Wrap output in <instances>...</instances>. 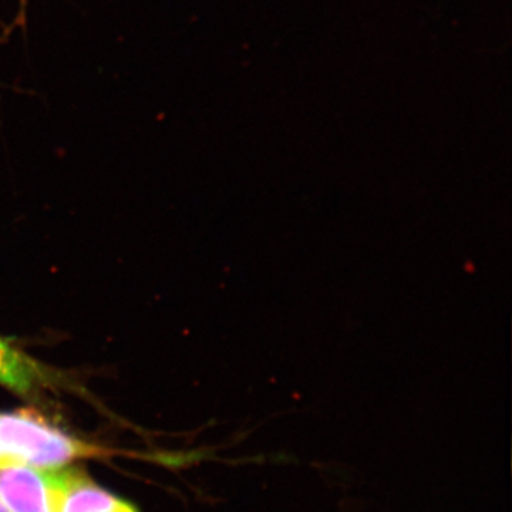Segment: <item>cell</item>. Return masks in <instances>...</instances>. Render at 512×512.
Masks as SVG:
<instances>
[{
    "label": "cell",
    "instance_id": "obj_1",
    "mask_svg": "<svg viewBox=\"0 0 512 512\" xmlns=\"http://www.w3.org/2000/svg\"><path fill=\"white\" fill-rule=\"evenodd\" d=\"M103 454L101 448L74 439L28 410L0 413V466L20 464L57 470L82 458Z\"/></svg>",
    "mask_w": 512,
    "mask_h": 512
},
{
    "label": "cell",
    "instance_id": "obj_2",
    "mask_svg": "<svg viewBox=\"0 0 512 512\" xmlns=\"http://www.w3.org/2000/svg\"><path fill=\"white\" fill-rule=\"evenodd\" d=\"M55 471L0 466V501L10 512H55Z\"/></svg>",
    "mask_w": 512,
    "mask_h": 512
},
{
    "label": "cell",
    "instance_id": "obj_3",
    "mask_svg": "<svg viewBox=\"0 0 512 512\" xmlns=\"http://www.w3.org/2000/svg\"><path fill=\"white\" fill-rule=\"evenodd\" d=\"M55 512H138L123 498L111 494L82 471H55Z\"/></svg>",
    "mask_w": 512,
    "mask_h": 512
},
{
    "label": "cell",
    "instance_id": "obj_4",
    "mask_svg": "<svg viewBox=\"0 0 512 512\" xmlns=\"http://www.w3.org/2000/svg\"><path fill=\"white\" fill-rule=\"evenodd\" d=\"M50 382L46 367L0 338V384L12 392L33 396Z\"/></svg>",
    "mask_w": 512,
    "mask_h": 512
},
{
    "label": "cell",
    "instance_id": "obj_5",
    "mask_svg": "<svg viewBox=\"0 0 512 512\" xmlns=\"http://www.w3.org/2000/svg\"><path fill=\"white\" fill-rule=\"evenodd\" d=\"M0 512H10L9 508L6 507V505L3 504L2 501H0Z\"/></svg>",
    "mask_w": 512,
    "mask_h": 512
}]
</instances>
